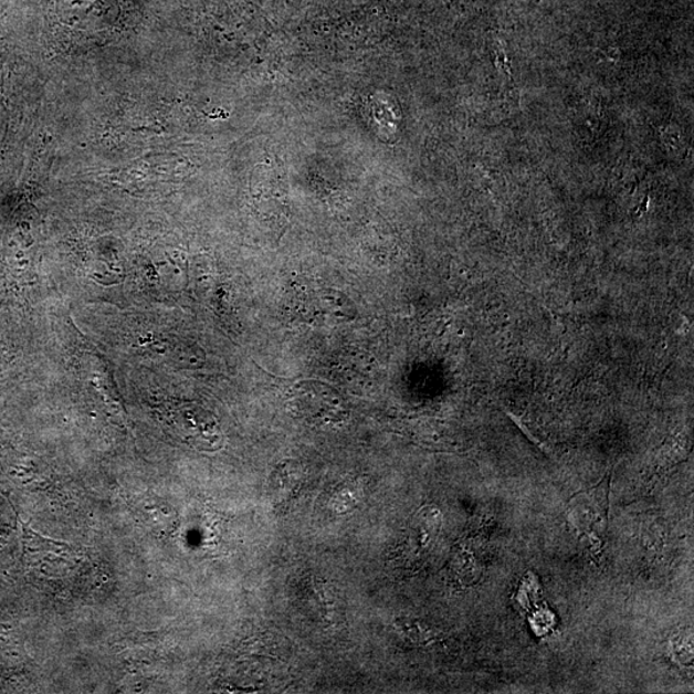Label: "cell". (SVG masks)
<instances>
[{
  "instance_id": "7a4b0ae2",
  "label": "cell",
  "mask_w": 694,
  "mask_h": 694,
  "mask_svg": "<svg viewBox=\"0 0 694 694\" xmlns=\"http://www.w3.org/2000/svg\"><path fill=\"white\" fill-rule=\"evenodd\" d=\"M609 508L610 476H606L598 486L572 496L567 519L579 535L598 543L609 528Z\"/></svg>"
},
{
  "instance_id": "6da1fadb",
  "label": "cell",
  "mask_w": 694,
  "mask_h": 694,
  "mask_svg": "<svg viewBox=\"0 0 694 694\" xmlns=\"http://www.w3.org/2000/svg\"><path fill=\"white\" fill-rule=\"evenodd\" d=\"M296 417L319 429H338L349 418V409L335 389L318 381L299 382L290 393Z\"/></svg>"
},
{
  "instance_id": "277c9868",
  "label": "cell",
  "mask_w": 694,
  "mask_h": 694,
  "mask_svg": "<svg viewBox=\"0 0 694 694\" xmlns=\"http://www.w3.org/2000/svg\"><path fill=\"white\" fill-rule=\"evenodd\" d=\"M398 627L401 632L406 633L413 642L428 644L432 642L433 633L422 622L416 620L399 621Z\"/></svg>"
},
{
  "instance_id": "3957f363",
  "label": "cell",
  "mask_w": 694,
  "mask_h": 694,
  "mask_svg": "<svg viewBox=\"0 0 694 694\" xmlns=\"http://www.w3.org/2000/svg\"><path fill=\"white\" fill-rule=\"evenodd\" d=\"M413 525L416 547H429L440 530L441 514L435 508H424L417 515Z\"/></svg>"
}]
</instances>
